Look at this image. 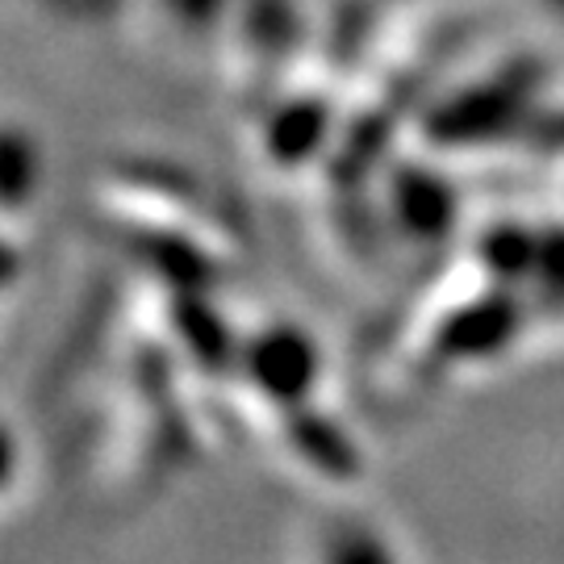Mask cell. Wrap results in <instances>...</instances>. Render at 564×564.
Wrapping results in <instances>:
<instances>
[{"label":"cell","mask_w":564,"mask_h":564,"mask_svg":"<svg viewBox=\"0 0 564 564\" xmlns=\"http://www.w3.org/2000/svg\"><path fill=\"white\" fill-rule=\"evenodd\" d=\"M4 473H9V444L0 440V477H4Z\"/></svg>","instance_id":"6da1fadb"}]
</instances>
